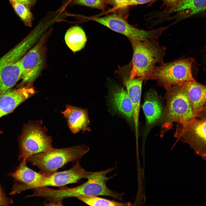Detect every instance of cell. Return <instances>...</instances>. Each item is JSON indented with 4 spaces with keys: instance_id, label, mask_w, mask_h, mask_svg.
Here are the masks:
<instances>
[{
    "instance_id": "6da1fadb",
    "label": "cell",
    "mask_w": 206,
    "mask_h": 206,
    "mask_svg": "<svg viewBox=\"0 0 206 206\" xmlns=\"http://www.w3.org/2000/svg\"><path fill=\"white\" fill-rule=\"evenodd\" d=\"M115 169L113 167L104 170L93 172L87 179L86 183L77 187H68L63 186L59 189H49L47 196L50 201L56 203H62L63 199L76 197L80 195L104 196L122 200L124 193H119L110 189L106 183L111 177H106L107 174Z\"/></svg>"
},
{
    "instance_id": "30bf717a",
    "label": "cell",
    "mask_w": 206,
    "mask_h": 206,
    "mask_svg": "<svg viewBox=\"0 0 206 206\" xmlns=\"http://www.w3.org/2000/svg\"><path fill=\"white\" fill-rule=\"evenodd\" d=\"M42 47V43H37L20 59L23 84H32L40 73L43 63Z\"/></svg>"
},
{
    "instance_id": "ffe728a7",
    "label": "cell",
    "mask_w": 206,
    "mask_h": 206,
    "mask_svg": "<svg viewBox=\"0 0 206 206\" xmlns=\"http://www.w3.org/2000/svg\"><path fill=\"white\" fill-rule=\"evenodd\" d=\"M65 40L69 48L75 52L82 49L87 41L85 33L81 27H73L68 30L65 35Z\"/></svg>"
},
{
    "instance_id": "8992f818",
    "label": "cell",
    "mask_w": 206,
    "mask_h": 206,
    "mask_svg": "<svg viewBox=\"0 0 206 206\" xmlns=\"http://www.w3.org/2000/svg\"><path fill=\"white\" fill-rule=\"evenodd\" d=\"M194 60L182 58L156 66L147 80H156L159 85L166 88L182 83L194 81L192 74Z\"/></svg>"
},
{
    "instance_id": "44dd1931",
    "label": "cell",
    "mask_w": 206,
    "mask_h": 206,
    "mask_svg": "<svg viewBox=\"0 0 206 206\" xmlns=\"http://www.w3.org/2000/svg\"><path fill=\"white\" fill-rule=\"evenodd\" d=\"M78 199L90 206H123L129 205L128 203L117 202L99 197L97 196L80 195L76 197Z\"/></svg>"
},
{
    "instance_id": "7402d4cb",
    "label": "cell",
    "mask_w": 206,
    "mask_h": 206,
    "mask_svg": "<svg viewBox=\"0 0 206 206\" xmlns=\"http://www.w3.org/2000/svg\"><path fill=\"white\" fill-rule=\"evenodd\" d=\"M14 10L23 21L26 25L30 26L32 25V14L27 6L17 2L10 1Z\"/></svg>"
},
{
    "instance_id": "f546056e",
    "label": "cell",
    "mask_w": 206,
    "mask_h": 206,
    "mask_svg": "<svg viewBox=\"0 0 206 206\" xmlns=\"http://www.w3.org/2000/svg\"><path fill=\"white\" fill-rule=\"evenodd\" d=\"M72 1V0H69V1L68 2V3H70V2L71 1Z\"/></svg>"
},
{
    "instance_id": "52a82bcc",
    "label": "cell",
    "mask_w": 206,
    "mask_h": 206,
    "mask_svg": "<svg viewBox=\"0 0 206 206\" xmlns=\"http://www.w3.org/2000/svg\"><path fill=\"white\" fill-rule=\"evenodd\" d=\"M52 138L47 135L41 122L30 123L26 125L19 139V160H27L34 155L48 152L54 148Z\"/></svg>"
},
{
    "instance_id": "ac0fdd59",
    "label": "cell",
    "mask_w": 206,
    "mask_h": 206,
    "mask_svg": "<svg viewBox=\"0 0 206 206\" xmlns=\"http://www.w3.org/2000/svg\"><path fill=\"white\" fill-rule=\"evenodd\" d=\"M110 101L115 110L127 119L133 120V107L126 90L123 88L116 89L112 94Z\"/></svg>"
},
{
    "instance_id": "d6986e66",
    "label": "cell",
    "mask_w": 206,
    "mask_h": 206,
    "mask_svg": "<svg viewBox=\"0 0 206 206\" xmlns=\"http://www.w3.org/2000/svg\"><path fill=\"white\" fill-rule=\"evenodd\" d=\"M206 10V0H182L173 10L180 19L193 16Z\"/></svg>"
},
{
    "instance_id": "4dcf8cb0",
    "label": "cell",
    "mask_w": 206,
    "mask_h": 206,
    "mask_svg": "<svg viewBox=\"0 0 206 206\" xmlns=\"http://www.w3.org/2000/svg\"><path fill=\"white\" fill-rule=\"evenodd\" d=\"M204 16L206 17V12L204 14Z\"/></svg>"
},
{
    "instance_id": "5b68a950",
    "label": "cell",
    "mask_w": 206,
    "mask_h": 206,
    "mask_svg": "<svg viewBox=\"0 0 206 206\" xmlns=\"http://www.w3.org/2000/svg\"><path fill=\"white\" fill-rule=\"evenodd\" d=\"M35 42L29 35L0 58V94L9 90L21 77L20 59Z\"/></svg>"
},
{
    "instance_id": "e0dca14e",
    "label": "cell",
    "mask_w": 206,
    "mask_h": 206,
    "mask_svg": "<svg viewBox=\"0 0 206 206\" xmlns=\"http://www.w3.org/2000/svg\"><path fill=\"white\" fill-rule=\"evenodd\" d=\"M142 108L148 125L153 124L160 118L162 109L156 92L151 90L146 93Z\"/></svg>"
},
{
    "instance_id": "7c38bea8",
    "label": "cell",
    "mask_w": 206,
    "mask_h": 206,
    "mask_svg": "<svg viewBox=\"0 0 206 206\" xmlns=\"http://www.w3.org/2000/svg\"><path fill=\"white\" fill-rule=\"evenodd\" d=\"M27 160H23L15 171L10 174L15 181L19 183L15 186L12 193L15 194L24 191L34 189L46 177L29 168Z\"/></svg>"
},
{
    "instance_id": "83f0119b",
    "label": "cell",
    "mask_w": 206,
    "mask_h": 206,
    "mask_svg": "<svg viewBox=\"0 0 206 206\" xmlns=\"http://www.w3.org/2000/svg\"><path fill=\"white\" fill-rule=\"evenodd\" d=\"M19 2L24 4L27 6L31 7L34 5L36 0H9Z\"/></svg>"
},
{
    "instance_id": "7a4b0ae2",
    "label": "cell",
    "mask_w": 206,
    "mask_h": 206,
    "mask_svg": "<svg viewBox=\"0 0 206 206\" xmlns=\"http://www.w3.org/2000/svg\"><path fill=\"white\" fill-rule=\"evenodd\" d=\"M130 41L132 47L133 54L129 78L140 77L147 80L156 64L164 63L163 58L166 48L160 45L157 41Z\"/></svg>"
},
{
    "instance_id": "8fae6325",
    "label": "cell",
    "mask_w": 206,
    "mask_h": 206,
    "mask_svg": "<svg viewBox=\"0 0 206 206\" xmlns=\"http://www.w3.org/2000/svg\"><path fill=\"white\" fill-rule=\"evenodd\" d=\"M92 173L83 169L78 162L69 169L57 171L45 177L35 188L48 186L60 187L68 184L76 183L82 179H87Z\"/></svg>"
},
{
    "instance_id": "4316f807",
    "label": "cell",
    "mask_w": 206,
    "mask_h": 206,
    "mask_svg": "<svg viewBox=\"0 0 206 206\" xmlns=\"http://www.w3.org/2000/svg\"><path fill=\"white\" fill-rule=\"evenodd\" d=\"M152 0H130V6L137 5H141L150 2Z\"/></svg>"
},
{
    "instance_id": "277c9868",
    "label": "cell",
    "mask_w": 206,
    "mask_h": 206,
    "mask_svg": "<svg viewBox=\"0 0 206 206\" xmlns=\"http://www.w3.org/2000/svg\"><path fill=\"white\" fill-rule=\"evenodd\" d=\"M90 150L84 144L62 148H54L51 151L34 155L27 161L37 167L46 176L57 172L68 163L79 162Z\"/></svg>"
},
{
    "instance_id": "4fadbf2b",
    "label": "cell",
    "mask_w": 206,
    "mask_h": 206,
    "mask_svg": "<svg viewBox=\"0 0 206 206\" xmlns=\"http://www.w3.org/2000/svg\"><path fill=\"white\" fill-rule=\"evenodd\" d=\"M34 92L32 88L27 86L9 89L0 94V118L12 112Z\"/></svg>"
},
{
    "instance_id": "5bb4252c",
    "label": "cell",
    "mask_w": 206,
    "mask_h": 206,
    "mask_svg": "<svg viewBox=\"0 0 206 206\" xmlns=\"http://www.w3.org/2000/svg\"><path fill=\"white\" fill-rule=\"evenodd\" d=\"M62 113L67 119L68 127L72 133L90 131V121L87 110L67 105Z\"/></svg>"
},
{
    "instance_id": "9c48e42d",
    "label": "cell",
    "mask_w": 206,
    "mask_h": 206,
    "mask_svg": "<svg viewBox=\"0 0 206 206\" xmlns=\"http://www.w3.org/2000/svg\"><path fill=\"white\" fill-rule=\"evenodd\" d=\"M175 136L189 144L195 152L206 159V119L195 118L179 124Z\"/></svg>"
},
{
    "instance_id": "f1b7e54d",
    "label": "cell",
    "mask_w": 206,
    "mask_h": 206,
    "mask_svg": "<svg viewBox=\"0 0 206 206\" xmlns=\"http://www.w3.org/2000/svg\"><path fill=\"white\" fill-rule=\"evenodd\" d=\"M196 118L206 119V106L197 114Z\"/></svg>"
},
{
    "instance_id": "d4e9b609",
    "label": "cell",
    "mask_w": 206,
    "mask_h": 206,
    "mask_svg": "<svg viewBox=\"0 0 206 206\" xmlns=\"http://www.w3.org/2000/svg\"><path fill=\"white\" fill-rule=\"evenodd\" d=\"M159 0H152L150 4H152L156 1ZM164 3V4L166 6L167 8H169L171 11H173V10L177 5L182 0H161Z\"/></svg>"
},
{
    "instance_id": "2e32d148",
    "label": "cell",
    "mask_w": 206,
    "mask_h": 206,
    "mask_svg": "<svg viewBox=\"0 0 206 206\" xmlns=\"http://www.w3.org/2000/svg\"><path fill=\"white\" fill-rule=\"evenodd\" d=\"M180 84L187 92L196 117L197 114L206 106V85L199 83L195 80Z\"/></svg>"
},
{
    "instance_id": "cb8c5ba5",
    "label": "cell",
    "mask_w": 206,
    "mask_h": 206,
    "mask_svg": "<svg viewBox=\"0 0 206 206\" xmlns=\"http://www.w3.org/2000/svg\"><path fill=\"white\" fill-rule=\"evenodd\" d=\"M72 1L75 4L96 8L102 11L104 10L107 5L110 4V0H72Z\"/></svg>"
},
{
    "instance_id": "3957f363",
    "label": "cell",
    "mask_w": 206,
    "mask_h": 206,
    "mask_svg": "<svg viewBox=\"0 0 206 206\" xmlns=\"http://www.w3.org/2000/svg\"><path fill=\"white\" fill-rule=\"evenodd\" d=\"M166 104L164 112L162 126L169 129L173 124L186 123L196 118V115L187 92L181 84L166 89Z\"/></svg>"
},
{
    "instance_id": "9a60e30c",
    "label": "cell",
    "mask_w": 206,
    "mask_h": 206,
    "mask_svg": "<svg viewBox=\"0 0 206 206\" xmlns=\"http://www.w3.org/2000/svg\"><path fill=\"white\" fill-rule=\"evenodd\" d=\"M144 79L135 77L126 79L124 82L126 91L131 101L133 110V122L135 136L138 140V122L142 84Z\"/></svg>"
},
{
    "instance_id": "ba28073f",
    "label": "cell",
    "mask_w": 206,
    "mask_h": 206,
    "mask_svg": "<svg viewBox=\"0 0 206 206\" xmlns=\"http://www.w3.org/2000/svg\"><path fill=\"white\" fill-rule=\"evenodd\" d=\"M92 20L125 35L130 40L157 41L163 31L167 29V27H165L149 31L139 29L130 25L126 18L115 13L103 17L94 18Z\"/></svg>"
},
{
    "instance_id": "484cf974",
    "label": "cell",
    "mask_w": 206,
    "mask_h": 206,
    "mask_svg": "<svg viewBox=\"0 0 206 206\" xmlns=\"http://www.w3.org/2000/svg\"><path fill=\"white\" fill-rule=\"evenodd\" d=\"M12 203V200L6 197L0 185V206L9 205Z\"/></svg>"
},
{
    "instance_id": "603a6c76",
    "label": "cell",
    "mask_w": 206,
    "mask_h": 206,
    "mask_svg": "<svg viewBox=\"0 0 206 206\" xmlns=\"http://www.w3.org/2000/svg\"><path fill=\"white\" fill-rule=\"evenodd\" d=\"M110 4L113 7L112 11L126 18L128 15L130 0H110Z\"/></svg>"
}]
</instances>
